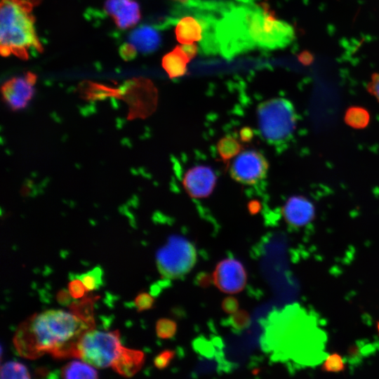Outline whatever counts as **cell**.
Instances as JSON below:
<instances>
[{"label": "cell", "mask_w": 379, "mask_h": 379, "mask_svg": "<svg viewBox=\"0 0 379 379\" xmlns=\"http://www.w3.org/2000/svg\"><path fill=\"white\" fill-rule=\"evenodd\" d=\"M93 327L73 312L48 310L22 322L17 329L13 343L18 354L28 359L46 353L55 358L75 357L81 335Z\"/></svg>", "instance_id": "6da1fadb"}, {"label": "cell", "mask_w": 379, "mask_h": 379, "mask_svg": "<svg viewBox=\"0 0 379 379\" xmlns=\"http://www.w3.org/2000/svg\"><path fill=\"white\" fill-rule=\"evenodd\" d=\"M34 6L27 0H1L0 4V52L27 60L32 52L41 53L32 15Z\"/></svg>", "instance_id": "7a4b0ae2"}, {"label": "cell", "mask_w": 379, "mask_h": 379, "mask_svg": "<svg viewBox=\"0 0 379 379\" xmlns=\"http://www.w3.org/2000/svg\"><path fill=\"white\" fill-rule=\"evenodd\" d=\"M246 15L248 34L255 48L281 49L288 46L295 38L293 27L277 18L265 6L248 3Z\"/></svg>", "instance_id": "3957f363"}, {"label": "cell", "mask_w": 379, "mask_h": 379, "mask_svg": "<svg viewBox=\"0 0 379 379\" xmlns=\"http://www.w3.org/2000/svg\"><path fill=\"white\" fill-rule=\"evenodd\" d=\"M257 119L258 128L264 140L269 144L281 145L293 138L297 126L298 114L289 100L274 98L259 104Z\"/></svg>", "instance_id": "277c9868"}, {"label": "cell", "mask_w": 379, "mask_h": 379, "mask_svg": "<svg viewBox=\"0 0 379 379\" xmlns=\"http://www.w3.org/2000/svg\"><path fill=\"white\" fill-rule=\"evenodd\" d=\"M219 53L232 58L255 47L248 29L246 5L233 6L220 19L216 28Z\"/></svg>", "instance_id": "5b68a950"}, {"label": "cell", "mask_w": 379, "mask_h": 379, "mask_svg": "<svg viewBox=\"0 0 379 379\" xmlns=\"http://www.w3.org/2000/svg\"><path fill=\"white\" fill-rule=\"evenodd\" d=\"M119 331L87 330L77 345L75 357L96 368L112 366L121 347Z\"/></svg>", "instance_id": "8992f818"}, {"label": "cell", "mask_w": 379, "mask_h": 379, "mask_svg": "<svg viewBox=\"0 0 379 379\" xmlns=\"http://www.w3.org/2000/svg\"><path fill=\"white\" fill-rule=\"evenodd\" d=\"M157 269L167 279H178L187 275L197 262V251L187 239L171 236L157 252Z\"/></svg>", "instance_id": "52a82bcc"}, {"label": "cell", "mask_w": 379, "mask_h": 379, "mask_svg": "<svg viewBox=\"0 0 379 379\" xmlns=\"http://www.w3.org/2000/svg\"><path fill=\"white\" fill-rule=\"evenodd\" d=\"M269 163L259 151L248 149L241 152L233 159L230 173L236 182L245 185H254L267 175Z\"/></svg>", "instance_id": "ba28073f"}, {"label": "cell", "mask_w": 379, "mask_h": 379, "mask_svg": "<svg viewBox=\"0 0 379 379\" xmlns=\"http://www.w3.org/2000/svg\"><path fill=\"white\" fill-rule=\"evenodd\" d=\"M213 283L222 292L236 293L242 291L246 284V272L243 265L234 258L219 262L213 274Z\"/></svg>", "instance_id": "9c48e42d"}, {"label": "cell", "mask_w": 379, "mask_h": 379, "mask_svg": "<svg viewBox=\"0 0 379 379\" xmlns=\"http://www.w3.org/2000/svg\"><path fill=\"white\" fill-rule=\"evenodd\" d=\"M36 76L28 72L22 77L11 78L1 87V93L5 103L12 110L18 111L25 108L34 93Z\"/></svg>", "instance_id": "30bf717a"}, {"label": "cell", "mask_w": 379, "mask_h": 379, "mask_svg": "<svg viewBox=\"0 0 379 379\" xmlns=\"http://www.w3.org/2000/svg\"><path fill=\"white\" fill-rule=\"evenodd\" d=\"M217 176L213 169L205 165L195 166L187 171L182 178L186 192L194 199L206 198L215 187Z\"/></svg>", "instance_id": "8fae6325"}, {"label": "cell", "mask_w": 379, "mask_h": 379, "mask_svg": "<svg viewBox=\"0 0 379 379\" xmlns=\"http://www.w3.org/2000/svg\"><path fill=\"white\" fill-rule=\"evenodd\" d=\"M281 211L285 222L293 228L307 225L315 216L314 204L302 195L290 197L284 203Z\"/></svg>", "instance_id": "7c38bea8"}, {"label": "cell", "mask_w": 379, "mask_h": 379, "mask_svg": "<svg viewBox=\"0 0 379 379\" xmlns=\"http://www.w3.org/2000/svg\"><path fill=\"white\" fill-rule=\"evenodd\" d=\"M104 8L122 29L133 27L141 18L140 6L135 0H106Z\"/></svg>", "instance_id": "4fadbf2b"}, {"label": "cell", "mask_w": 379, "mask_h": 379, "mask_svg": "<svg viewBox=\"0 0 379 379\" xmlns=\"http://www.w3.org/2000/svg\"><path fill=\"white\" fill-rule=\"evenodd\" d=\"M178 19L175 28L176 39L180 44H189L200 42L204 35V27L201 20L194 14L183 13L174 15V21Z\"/></svg>", "instance_id": "5bb4252c"}, {"label": "cell", "mask_w": 379, "mask_h": 379, "mask_svg": "<svg viewBox=\"0 0 379 379\" xmlns=\"http://www.w3.org/2000/svg\"><path fill=\"white\" fill-rule=\"evenodd\" d=\"M144 361L145 354L142 351L122 347L112 367L119 374L128 378L140 370Z\"/></svg>", "instance_id": "9a60e30c"}, {"label": "cell", "mask_w": 379, "mask_h": 379, "mask_svg": "<svg viewBox=\"0 0 379 379\" xmlns=\"http://www.w3.org/2000/svg\"><path fill=\"white\" fill-rule=\"evenodd\" d=\"M161 41L159 32L148 25H142L129 35L128 42L138 52L151 53L155 51Z\"/></svg>", "instance_id": "2e32d148"}, {"label": "cell", "mask_w": 379, "mask_h": 379, "mask_svg": "<svg viewBox=\"0 0 379 379\" xmlns=\"http://www.w3.org/2000/svg\"><path fill=\"white\" fill-rule=\"evenodd\" d=\"M190 60L181 46H176L163 57L161 65L168 77L173 79L187 73V64Z\"/></svg>", "instance_id": "e0dca14e"}, {"label": "cell", "mask_w": 379, "mask_h": 379, "mask_svg": "<svg viewBox=\"0 0 379 379\" xmlns=\"http://www.w3.org/2000/svg\"><path fill=\"white\" fill-rule=\"evenodd\" d=\"M60 375L62 378L67 379L98 378V372L93 366L78 361L65 364L61 368Z\"/></svg>", "instance_id": "ac0fdd59"}, {"label": "cell", "mask_w": 379, "mask_h": 379, "mask_svg": "<svg viewBox=\"0 0 379 379\" xmlns=\"http://www.w3.org/2000/svg\"><path fill=\"white\" fill-rule=\"evenodd\" d=\"M241 143L232 135L221 138L216 145L217 153L224 161L234 159L241 152Z\"/></svg>", "instance_id": "d6986e66"}, {"label": "cell", "mask_w": 379, "mask_h": 379, "mask_svg": "<svg viewBox=\"0 0 379 379\" xmlns=\"http://www.w3.org/2000/svg\"><path fill=\"white\" fill-rule=\"evenodd\" d=\"M344 120L349 126L361 129L368 124L370 114L364 107L353 106L348 108L345 112Z\"/></svg>", "instance_id": "ffe728a7"}, {"label": "cell", "mask_w": 379, "mask_h": 379, "mask_svg": "<svg viewBox=\"0 0 379 379\" xmlns=\"http://www.w3.org/2000/svg\"><path fill=\"white\" fill-rule=\"evenodd\" d=\"M27 367L21 363L8 361L1 366V378H30Z\"/></svg>", "instance_id": "44dd1931"}, {"label": "cell", "mask_w": 379, "mask_h": 379, "mask_svg": "<svg viewBox=\"0 0 379 379\" xmlns=\"http://www.w3.org/2000/svg\"><path fill=\"white\" fill-rule=\"evenodd\" d=\"M103 271L100 267H95L93 270L81 274L75 275L84 284L88 291L98 289L102 284Z\"/></svg>", "instance_id": "7402d4cb"}, {"label": "cell", "mask_w": 379, "mask_h": 379, "mask_svg": "<svg viewBox=\"0 0 379 379\" xmlns=\"http://www.w3.org/2000/svg\"><path fill=\"white\" fill-rule=\"evenodd\" d=\"M157 335L161 339L172 338L177 331V324L175 321L167 319H159L156 323Z\"/></svg>", "instance_id": "603a6c76"}, {"label": "cell", "mask_w": 379, "mask_h": 379, "mask_svg": "<svg viewBox=\"0 0 379 379\" xmlns=\"http://www.w3.org/2000/svg\"><path fill=\"white\" fill-rule=\"evenodd\" d=\"M345 369L343 357L334 352L328 355L321 366V370L326 373H338Z\"/></svg>", "instance_id": "cb8c5ba5"}, {"label": "cell", "mask_w": 379, "mask_h": 379, "mask_svg": "<svg viewBox=\"0 0 379 379\" xmlns=\"http://www.w3.org/2000/svg\"><path fill=\"white\" fill-rule=\"evenodd\" d=\"M251 322V319L248 313L244 310H238L235 312L230 314L227 319V324L236 331H241L246 328Z\"/></svg>", "instance_id": "d4e9b609"}, {"label": "cell", "mask_w": 379, "mask_h": 379, "mask_svg": "<svg viewBox=\"0 0 379 379\" xmlns=\"http://www.w3.org/2000/svg\"><path fill=\"white\" fill-rule=\"evenodd\" d=\"M175 355L174 350H165L159 352L154 359V364L158 369L162 370L167 368L173 361Z\"/></svg>", "instance_id": "484cf974"}, {"label": "cell", "mask_w": 379, "mask_h": 379, "mask_svg": "<svg viewBox=\"0 0 379 379\" xmlns=\"http://www.w3.org/2000/svg\"><path fill=\"white\" fill-rule=\"evenodd\" d=\"M75 276V275H74ZM68 291L74 299H79L84 297L88 291L83 282L76 276L72 278L68 284Z\"/></svg>", "instance_id": "4316f807"}, {"label": "cell", "mask_w": 379, "mask_h": 379, "mask_svg": "<svg viewBox=\"0 0 379 379\" xmlns=\"http://www.w3.org/2000/svg\"><path fill=\"white\" fill-rule=\"evenodd\" d=\"M135 306L138 312L151 309L154 304V298L146 292L140 293L135 298Z\"/></svg>", "instance_id": "83f0119b"}, {"label": "cell", "mask_w": 379, "mask_h": 379, "mask_svg": "<svg viewBox=\"0 0 379 379\" xmlns=\"http://www.w3.org/2000/svg\"><path fill=\"white\" fill-rule=\"evenodd\" d=\"M367 91L379 102V73H374L366 86Z\"/></svg>", "instance_id": "f1b7e54d"}, {"label": "cell", "mask_w": 379, "mask_h": 379, "mask_svg": "<svg viewBox=\"0 0 379 379\" xmlns=\"http://www.w3.org/2000/svg\"><path fill=\"white\" fill-rule=\"evenodd\" d=\"M222 310L227 314H232L239 310V302L233 296L225 298L222 302Z\"/></svg>", "instance_id": "f546056e"}, {"label": "cell", "mask_w": 379, "mask_h": 379, "mask_svg": "<svg viewBox=\"0 0 379 379\" xmlns=\"http://www.w3.org/2000/svg\"><path fill=\"white\" fill-rule=\"evenodd\" d=\"M195 281L197 286L207 288L213 282V278L206 272H200L196 276Z\"/></svg>", "instance_id": "4dcf8cb0"}, {"label": "cell", "mask_w": 379, "mask_h": 379, "mask_svg": "<svg viewBox=\"0 0 379 379\" xmlns=\"http://www.w3.org/2000/svg\"><path fill=\"white\" fill-rule=\"evenodd\" d=\"M72 298L68 289H62L56 295L57 301L63 306L69 305L72 303Z\"/></svg>", "instance_id": "1f68e13d"}, {"label": "cell", "mask_w": 379, "mask_h": 379, "mask_svg": "<svg viewBox=\"0 0 379 379\" xmlns=\"http://www.w3.org/2000/svg\"><path fill=\"white\" fill-rule=\"evenodd\" d=\"M137 51L129 43L124 44L121 48L120 54L125 60L133 59Z\"/></svg>", "instance_id": "d6a6232c"}, {"label": "cell", "mask_w": 379, "mask_h": 379, "mask_svg": "<svg viewBox=\"0 0 379 379\" xmlns=\"http://www.w3.org/2000/svg\"><path fill=\"white\" fill-rule=\"evenodd\" d=\"M181 47L190 60L196 56L198 51V46L195 44H182Z\"/></svg>", "instance_id": "836d02e7"}, {"label": "cell", "mask_w": 379, "mask_h": 379, "mask_svg": "<svg viewBox=\"0 0 379 379\" xmlns=\"http://www.w3.org/2000/svg\"><path fill=\"white\" fill-rule=\"evenodd\" d=\"M240 135L241 140L247 141L251 138L252 131L248 128H244L241 130Z\"/></svg>", "instance_id": "e575fe53"}, {"label": "cell", "mask_w": 379, "mask_h": 379, "mask_svg": "<svg viewBox=\"0 0 379 379\" xmlns=\"http://www.w3.org/2000/svg\"><path fill=\"white\" fill-rule=\"evenodd\" d=\"M312 58L310 57V55L308 53H303L300 56V60L303 63L308 64Z\"/></svg>", "instance_id": "d590c367"}, {"label": "cell", "mask_w": 379, "mask_h": 379, "mask_svg": "<svg viewBox=\"0 0 379 379\" xmlns=\"http://www.w3.org/2000/svg\"><path fill=\"white\" fill-rule=\"evenodd\" d=\"M29 3H31L34 6H37L40 4L41 0H27Z\"/></svg>", "instance_id": "8d00e7d4"}, {"label": "cell", "mask_w": 379, "mask_h": 379, "mask_svg": "<svg viewBox=\"0 0 379 379\" xmlns=\"http://www.w3.org/2000/svg\"><path fill=\"white\" fill-rule=\"evenodd\" d=\"M244 3H252L253 0H237Z\"/></svg>", "instance_id": "74e56055"}, {"label": "cell", "mask_w": 379, "mask_h": 379, "mask_svg": "<svg viewBox=\"0 0 379 379\" xmlns=\"http://www.w3.org/2000/svg\"><path fill=\"white\" fill-rule=\"evenodd\" d=\"M175 1H179L180 3H185V2H187V1H188L190 0H175Z\"/></svg>", "instance_id": "f35d334b"}, {"label": "cell", "mask_w": 379, "mask_h": 379, "mask_svg": "<svg viewBox=\"0 0 379 379\" xmlns=\"http://www.w3.org/2000/svg\"><path fill=\"white\" fill-rule=\"evenodd\" d=\"M377 330H378V332L379 333V321H378V323H377Z\"/></svg>", "instance_id": "ab89813d"}]
</instances>
